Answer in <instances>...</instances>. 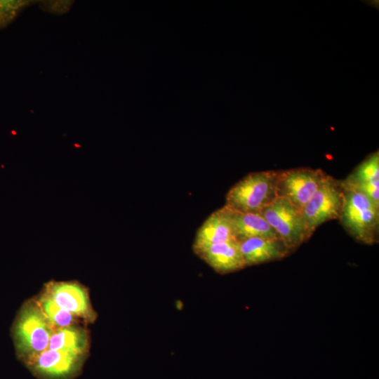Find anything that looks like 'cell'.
I'll return each mask as SVG.
<instances>
[{
    "label": "cell",
    "instance_id": "30bf717a",
    "mask_svg": "<svg viewBox=\"0 0 379 379\" xmlns=\"http://www.w3.org/2000/svg\"><path fill=\"white\" fill-rule=\"evenodd\" d=\"M214 271L220 274L246 267L238 241L213 244L195 253Z\"/></svg>",
    "mask_w": 379,
    "mask_h": 379
},
{
    "label": "cell",
    "instance_id": "2e32d148",
    "mask_svg": "<svg viewBox=\"0 0 379 379\" xmlns=\"http://www.w3.org/2000/svg\"><path fill=\"white\" fill-rule=\"evenodd\" d=\"M30 1L0 0V29L12 22L20 11L30 4Z\"/></svg>",
    "mask_w": 379,
    "mask_h": 379
},
{
    "label": "cell",
    "instance_id": "3957f363",
    "mask_svg": "<svg viewBox=\"0 0 379 379\" xmlns=\"http://www.w3.org/2000/svg\"><path fill=\"white\" fill-rule=\"evenodd\" d=\"M277 171L252 172L227 192L225 205L245 213H260L277 197Z\"/></svg>",
    "mask_w": 379,
    "mask_h": 379
},
{
    "label": "cell",
    "instance_id": "e0dca14e",
    "mask_svg": "<svg viewBox=\"0 0 379 379\" xmlns=\"http://www.w3.org/2000/svg\"><path fill=\"white\" fill-rule=\"evenodd\" d=\"M72 1H43L42 8H46V11L53 13H63L67 12L71 7Z\"/></svg>",
    "mask_w": 379,
    "mask_h": 379
},
{
    "label": "cell",
    "instance_id": "5b68a950",
    "mask_svg": "<svg viewBox=\"0 0 379 379\" xmlns=\"http://www.w3.org/2000/svg\"><path fill=\"white\" fill-rule=\"evenodd\" d=\"M260 214L291 252L310 238L300 211L284 198L277 197Z\"/></svg>",
    "mask_w": 379,
    "mask_h": 379
},
{
    "label": "cell",
    "instance_id": "9a60e30c",
    "mask_svg": "<svg viewBox=\"0 0 379 379\" xmlns=\"http://www.w3.org/2000/svg\"><path fill=\"white\" fill-rule=\"evenodd\" d=\"M345 183L358 185L379 182V153L369 154L344 180Z\"/></svg>",
    "mask_w": 379,
    "mask_h": 379
},
{
    "label": "cell",
    "instance_id": "4fadbf2b",
    "mask_svg": "<svg viewBox=\"0 0 379 379\" xmlns=\"http://www.w3.org/2000/svg\"><path fill=\"white\" fill-rule=\"evenodd\" d=\"M89 342L88 331L79 325H73L54 329L48 349L87 355Z\"/></svg>",
    "mask_w": 379,
    "mask_h": 379
},
{
    "label": "cell",
    "instance_id": "ba28073f",
    "mask_svg": "<svg viewBox=\"0 0 379 379\" xmlns=\"http://www.w3.org/2000/svg\"><path fill=\"white\" fill-rule=\"evenodd\" d=\"M43 292L59 307L79 319L92 323L97 318L87 288L77 281H51Z\"/></svg>",
    "mask_w": 379,
    "mask_h": 379
},
{
    "label": "cell",
    "instance_id": "52a82bcc",
    "mask_svg": "<svg viewBox=\"0 0 379 379\" xmlns=\"http://www.w3.org/2000/svg\"><path fill=\"white\" fill-rule=\"evenodd\" d=\"M86 354L46 349L25 366L40 379H72L82 369Z\"/></svg>",
    "mask_w": 379,
    "mask_h": 379
},
{
    "label": "cell",
    "instance_id": "7c38bea8",
    "mask_svg": "<svg viewBox=\"0 0 379 379\" xmlns=\"http://www.w3.org/2000/svg\"><path fill=\"white\" fill-rule=\"evenodd\" d=\"M222 208L230 221L237 241L252 237L278 238L260 213L241 212L226 205Z\"/></svg>",
    "mask_w": 379,
    "mask_h": 379
},
{
    "label": "cell",
    "instance_id": "5bb4252c",
    "mask_svg": "<svg viewBox=\"0 0 379 379\" xmlns=\"http://www.w3.org/2000/svg\"><path fill=\"white\" fill-rule=\"evenodd\" d=\"M34 300L54 329L77 325L78 318L59 307L44 292Z\"/></svg>",
    "mask_w": 379,
    "mask_h": 379
},
{
    "label": "cell",
    "instance_id": "9c48e42d",
    "mask_svg": "<svg viewBox=\"0 0 379 379\" xmlns=\"http://www.w3.org/2000/svg\"><path fill=\"white\" fill-rule=\"evenodd\" d=\"M238 242L246 267L279 260L292 253L279 238L252 237Z\"/></svg>",
    "mask_w": 379,
    "mask_h": 379
},
{
    "label": "cell",
    "instance_id": "8fae6325",
    "mask_svg": "<svg viewBox=\"0 0 379 379\" xmlns=\"http://www.w3.org/2000/svg\"><path fill=\"white\" fill-rule=\"evenodd\" d=\"M235 240L230 221L220 208L212 213L197 230L193 250L196 253L213 244Z\"/></svg>",
    "mask_w": 379,
    "mask_h": 379
},
{
    "label": "cell",
    "instance_id": "8992f818",
    "mask_svg": "<svg viewBox=\"0 0 379 379\" xmlns=\"http://www.w3.org/2000/svg\"><path fill=\"white\" fill-rule=\"evenodd\" d=\"M328 175L321 169L307 167L277 171V197L287 199L301 211Z\"/></svg>",
    "mask_w": 379,
    "mask_h": 379
},
{
    "label": "cell",
    "instance_id": "6da1fadb",
    "mask_svg": "<svg viewBox=\"0 0 379 379\" xmlns=\"http://www.w3.org/2000/svg\"><path fill=\"white\" fill-rule=\"evenodd\" d=\"M53 327L34 300L19 310L11 328L16 355L24 364L48 349Z\"/></svg>",
    "mask_w": 379,
    "mask_h": 379
},
{
    "label": "cell",
    "instance_id": "7a4b0ae2",
    "mask_svg": "<svg viewBox=\"0 0 379 379\" xmlns=\"http://www.w3.org/2000/svg\"><path fill=\"white\" fill-rule=\"evenodd\" d=\"M341 185L344 199L339 220L343 227L357 241L375 244L378 241L379 208L359 190L342 182Z\"/></svg>",
    "mask_w": 379,
    "mask_h": 379
},
{
    "label": "cell",
    "instance_id": "277c9868",
    "mask_svg": "<svg viewBox=\"0 0 379 379\" xmlns=\"http://www.w3.org/2000/svg\"><path fill=\"white\" fill-rule=\"evenodd\" d=\"M343 199L344 191L341 182L328 175L300 211L310 237L323 223L339 220Z\"/></svg>",
    "mask_w": 379,
    "mask_h": 379
}]
</instances>
